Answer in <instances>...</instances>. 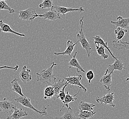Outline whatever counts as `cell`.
<instances>
[{"instance_id": "cell-1", "label": "cell", "mask_w": 129, "mask_h": 119, "mask_svg": "<svg viewBox=\"0 0 129 119\" xmlns=\"http://www.w3.org/2000/svg\"><path fill=\"white\" fill-rule=\"evenodd\" d=\"M55 62H52L51 66L47 69L42 70L40 73H36L37 82H41L46 86L53 84L56 78L53 73V68L57 66Z\"/></svg>"}, {"instance_id": "cell-2", "label": "cell", "mask_w": 129, "mask_h": 119, "mask_svg": "<svg viewBox=\"0 0 129 119\" xmlns=\"http://www.w3.org/2000/svg\"><path fill=\"white\" fill-rule=\"evenodd\" d=\"M83 18L84 17H82V18L80 20V29L79 32L77 35L78 42H80L81 44L82 47L86 50L87 54L88 57H90L92 52L91 45H90V43L87 40L83 32Z\"/></svg>"}, {"instance_id": "cell-3", "label": "cell", "mask_w": 129, "mask_h": 119, "mask_svg": "<svg viewBox=\"0 0 129 119\" xmlns=\"http://www.w3.org/2000/svg\"><path fill=\"white\" fill-rule=\"evenodd\" d=\"M14 100L16 102L22 105V106L27 107V108H29L35 111V112H37L38 114H40V116L41 117L47 115V108H46V107L44 106L42 110H38L31 104L30 99L25 96H20L14 99Z\"/></svg>"}, {"instance_id": "cell-4", "label": "cell", "mask_w": 129, "mask_h": 119, "mask_svg": "<svg viewBox=\"0 0 129 119\" xmlns=\"http://www.w3.org/2000/svg\"><path fill=\"white\" fill-rule=\"evenodd\" d=\"M114 93H112L104 95L102 97H97L95 100L99 104H104L105 105H109V106L114 108L115 105L114 104Z\"/></svg>"}, {"instance_id": "cell-5", "label": "cell", "mask_w": 129, "mask_h": 119, "mask_svg": "<svg viewBox=\"0 0 129 119\" xmlns=\"http://www.w3.org/2000/svg\"><path fill=\"white\" fill-rule=\"evenodd\" d=\"M18 17L24 21L32 22L34 20V17L37 14L34 8H29L27 9L19 11Z\"/></svg>"}, {"instance_id": "cell-6", "label": "cell", "mask_w": 129, "mask_h": 119, "mask_svg": "<svg viewBox=\"0 0 129 119\" xmlns=\"http://www.w3.org/2000/svg\"><path fill=\"white\" fill-rule=\"evenodd\" d=\"M82 78V75H79L78 76H69L68 77H66L64 78V79L66 80V81L69 84L71 85V87L72 88L73 86H77L79 87L81 89L83 90L85 93L87 91V89L81 83V81Z\"/></svg>"}, {"instance_id": "cell-7", "label": "cell", "mask_w": 129, "mask_h": 119, "mask_svg": "<svg viewBox=\"0 0 129 119\" xmlns=\"http://www.w3.org/2000/svg\"><path fill=\"white\" fill-rule=\"evenodd\" d=\"M37 17H43L44 19H47L51 21H55L58 19H61L60 14H59L52 8L49 11L46 12L43 14H38L37 13L35 15L34 18L35 19V18Z\"/></svg>"}, {"instance_id": "cell-8", "label": "cell", "mask_w": 129, "mask_h": 119, "mask_svg": "<svg viewBox=\"0 0 129 119\" xmlns=\"http://www.w3.org/2000/svg\"><path fill=\"white\" fill-rule=\"evenodd\" d=\"M16 106L9 99L6 98L2 101H0V109L5 113L12 114Z\"/></svg>"}, {"instance_id": "cell-9", "label": "cell", "mask_w": 129, "mask_h": 119, "mask_svg": "<svg viewBox=\"0 0 129 119\" xmlns=\"http://www.w3.org/2000/svg\"><path fill=\"white\" fill-rule=\"evenodd\" d=\"M125 67H124V64L121 60L118 59L115 60L114 63L112 65H109L108 66V68L106 70L108 73H111L113 74L114 71L117 70L121 72L123 70L125 69Z\"/></svg>"}, {"instance_id": "cell-10", "label": "cell", "mask_w": 129, "mask_h": 119, "mask_svg": "<svg viewBox=\"0 0 129 119\" xmlns=\"http://www.w3.org/2000/svg\"><path fill=\"white\" fill-rule=\"evenodd\" d=\"M52 8L56 11L59 14H61L63 15H66L67 13L77 11L79 13H82L84 12V9L82 7L78 8H67L64 7H61L59 6H54Z\"/></svg>"}, {"instance_id": "cell-11", "label": "cell", "mask_w": 129, "mask_h": 119, "mask_svg": "<svg viewBox=\"0 0 129 119\" xmlns=\"http://www.w3.org/2000/svg\"><path fill=\"white\" fill-rule=\"evenodd\" d=\"M30 72L31 70L27 69L26 66H23L22 69L19 72V77L24 84H26L27 82H30L32 79V77Z\"/></svg>"}, {"instance_id": "cell-12", "label": "cell", "mask_w": 129, "mask_h": 119, "mask_svg": "<svg viewBox=\"0 0 129 119\" xmlns=\"http://www.w3.org/2000/svg\"><path fill=\"white\" fill-rule=\"evenodd\" d=\"M28 113L22 108H17L15 107L13 113L7 117V119H20L22 117L27 116Z\"/></svg>"}, {"instance_id": "cell-13", "label": "cell", "mask_w": 129, "mask_h": 119, "mask_svg": "<svg viewBox=\"0 0 129 119\" xmlns=\"http://www.w3.org/2000/svg\"><path fill=\"white\" fill-rule=\"evenodd\" d=\"M100 82L107 89L108 93H110V87L112 85V74L110 73H108L107 72L105 71L104 75L100 80Z\"/></svg>"}, {"instance_id": "cell-14", "label": "cell", "mask_w": 129, "mask_h": 119, "mask_svg": "<svg viewBox=\"0 0 129 119\" xmlns=\"http://www.w3.org/2000/svg\"><path fill=\"white\" fill-rule=\"evenodd\" d=\"M77 51H76L74 55H73L72 59L70 60L68 62V66L69 68H72V67L76 68L77 71L78 73L80 72H83L85 73L84 69L82 68L81 65L80 64L79 62L77 61V59L76 58V55H77Z\"/></svg>"}, {"instance_id": "cell-15", "label": "cell", "mask_w": 129, "mask_h": 119, "mask_svg": "<svg viewBox=\"0 0 129 119\" xmlns=\"http://www.w3.org/2000/svg\"><path fill=\"white\" fill-rule=\"evenodd\" d=\"M78 43L79 42L77 41V42L74 43L72 41H71L70 40H68L67 43V49H66L64 51L62 52H55L54 55H68L70 56H71V55L72 54L73 50L74 49L75 46L77 45Z\"/></svg>"}, {"instance_id": "cell-16", "label": "cell", "mask_w": 129, "mask_h": 119, "mask_svg": "<svg viewBox=\"0 0 129 119\" xmlns=\"http://www.w3.org/2000/svg\"><path fill=\"white\" fill-rule=\"evenodd\" d=\"M118 21L116 22H114L111 21V23L114 24L117 27H121L125 29H128L129 26V18H124L121 16L117 17Z\"/></svg>"}, {"instance_id": "cell-17", "label": "cell", "mask_w": 129, "mask_h": 119, "mask_svg": "<svg viewBox=\"0 0 129 119\" xmlns=\"http://www.w3.org/2000/svg\"><path fill=\"white\" fill-rule=\"evenodd\" d=\"M0 32L4 33H9L11 34H13L14 35H17L20 37H25L26 35L24 34H21L17 32L11 28L10 26L7 24L3 22L2 20H0Z\"/></svg>"}, {"instance_id": "cell-18", "label": "cell", "mask_w": 129, "mask_h": 119, "mask_svg": "<svg viewBox=\"0 0 129 119\" xmlns=\"http://www.w3.org/2000/svg\"><path fill=\"white\" fill-rule=\"evenodd\" d=\"M67 83V82L66 81H64V79L62 81L60 79L58 81V82H55L53 84L51 85L52 86V87H53L54 93H55L54 96V97H53L54 98V99L55 100H56L58 99V94H59L60 91L61 90L62 87L64 86V85L66 84Z\"/></svg>"}, {"instance_id": "cell-19", "label": "cell", "mask_w": 129, "mask_h": 119, "mask_svg": "<svg viewBox=\"0 0 129 119\" xmlns=\"http://www.w3.org/2000/svg\"><path fill=\"white\" fill-rule=\"evenodd\" d=\"M49 116L52 119H81L78 117H77L75 115L72 108L70 106L67 108V110L62 116L52 117L50 115Z\"/></svg>"}, {"instance_id": "cell-20", "label": "cell", "mask_w": 129, "mask_h": 119, "mask_svg": "<svg viewBox=\"0 0 129 119\" xmlns=\"http://www.w3.org/2000/svg\"><path fill=\"white\" fill-rule=\"evenodd\" d=\"M80 92V90H79L78 93H77L74 96H72V95H71V94H70L68 91H67V92L66 93V96L64 97V101L63 102V105L62 106V108L59 110V112L61 111L64 108V106L66 107L67 108H68L69 107V104L71 102H74L75 100H77V98H75V97L79 94Z\"/></svg>"}, {"instance_id": "cell-21", "label": "cell", "mask_w": 129, "mask_h": 119, "mask_svg": "<svg viewBox=\"0 0 129 119\" xmlns=\"http://www.w3.org/2000/svg\"><path fill=\"white\" fill-rule=\"evenodd\" d=\"M92 38L94 40V44H99L100 45H102L104 47L106 48L109 52V53L111 54V55L112 57H113L114 59L115 60L118 59L117 57H115L114 55L112 52L111 51V50L109 49V47L108 46V42H105L104 41V40H103L101 37L99 36V35H96V36H93L92 37Z\"/></svg>"}, {"instance_id": "cell-22", "label": "cell", "mask_w": 129, "mask_h": 119, "mask_svg": "<svg viewBox=\"0 0 129 119\" xmlns=\"http://www.w3.org/2000/svg\"><path fill=\"white\" fill-rule=\"evenodd\" d=\"M11 84L12 86V89L13 91L17 93V94H19L20 96H25L22 93V87L20 86L18 80L17 78H15L13 79L11 82Z\"/></svg>"}, {"instance_id": "cell-23", "label": "cell", "mask_w": 129, "mask_h": 119, "mask_svg": "<svg viewBox=\"0 0 129 119\" xmlns=\"http://www.w3.org/2000/svg\"><path fill=\"white\" fill-rule=\"evenodd\" d=\"M129 43L123 42L120 40H114L113 41V47L117 50H128L129 49Z\"/></svg>"}, {"instance_id": "cell-24", "label": "cell", "mask_w": 129, "mask_h": 119, "mask_svg": "<svg viewBox=\"0 0 129 119\" xmlns=\"http://www.w3.org/2000/svg\"><path fill=\"white\" fill-rule=\"evenodd\" d=\"M95 106V105L94 104H92L84 101H81L79 104L78 109H79L80 110H87L88 111L93 112V107H94Z\"/></svg>"}, {"instance_id": "cell-25", "label": "cell", "mask_w": 129, "mask_h": 119, "mask_svg": "<svg viewBox=\"0 0 129 119\" xmlns=\"http://www.w3.org/2000/svg\"><path fill=\"white\" fill-rule=\"evenodd\" d=\"M55 94L53 87L51 85L48 86L44 90V99H50L54 97Z\"/></svg>"}, {"instance_id": "cell-26", "label": "cell", "mask_w": 129, "mask_h": 119, "mask_svg": "<svg viewBox=\"0 0 129 119\" xmlns=\"http://www.w3.org/2000/svg\"><path fill=\"white\" fill-rule=\"evenodd\" d=\"M96 114V112L88 111L87 110H80L78 117L81 119H88L92 118Z\"/></svg>"}, {"instance_id": "cell-27", "label": "cell", "mask_w": 129, "mask_h": 119, "mask_svg": "<svg viewBox=\"0 0 129 119\" xmlns=\"http://www.w3.org/2000/svg\"><path fill=\"white\" fill-rule=\"evenodd\" d=\"M96 50L97 53L101 56L104 59H106L108 58V55L106 54L105 52V48L102 45L99 44H95Z\"/></svg>"}, {"instance_id": "cell-28", "label": "cell", "mask_w": 129, "mask_h": 119, "mask_svg": "<svg viewBox=\"0 0 129 119\" xmlns=\"http://www.w3.org/2000/svg\"><path fill=\"white\" fill-rule=\"evenodd\" d=\"M128 32V30L125 29L121 27H117L114 31V34L116 36V39L117 40H121L124 37L126 33Z\"/></svg>"}, {"instance_id": "cell-29", "label": "cell", "mask_w": 129, "mask_h": 119, "mask_svg": "<svg viewBox=\"0 0 129 119\" xmlns=\"http://www.w3.org/2000/svg\"><path fill=\"white\" fill-rule=\"evenodd\" d=\"M53 6V0H43L42 3L39 5V7L42 9H51Z\"/></svg>"}, {"instance_id": "cell-30", "label": "cell", "mask_w": 129, "mask_h": 119, "mask_svg": "<svg viewBox=\"0 0 129 119\" xmlns=\"http://www.w3.org/2000/svg\"><path fill=\"white\" fill-rule=\"evenodd\" d=\"M0 10H7L10 13H13L15 12V10L11 8L4 1L0 2Z\"/></svg>"}, {"instance_id": "cell-31", "label": "cell", "mask_w": 129, "mask_h": 119, "mask_svg": "<svg viewBox=\"0 0 129 119\" xmlns=\"http://www.w3.org/2000/svg\"><path fill=\"white\" fill-rule=\"evenodd\" d=\"M68 85V83H67L66 84L64 85V86L62 87L61 90L60 91L59 94H58V99L59 98L60 100L62 101V103L64 101V97L66 96V94L64 92V89L66 88V87H67V85Z\"/></svg>"}, {"instance_id": "cell-32", "label": "cell", "mask_w": 129, "mask_h": 119, "mask_svg": "<svg viewBox=\"0 0 129 119\" xmlns=\"http://www.w3.org/2000/svg\"><path fill=\"white\" fill-rule=\"evenodd\" d=\"M86 76L88 81V83L90 84L91 83L92 80L93 79L94 77V73L92 70H90L86 73Z\"/></svg>"}, {"instance_id": "cell-33", "label": "cell", "mask_w": 129, "mask_h": 119, "mask_svg": "<svg viewBox=\"0 0 129 119\" xmlns=\"http://www.w3.org/2000/svg\"><path fill=\"white\" fill-rule=\"evenodd\" d=\"M8 69L13 70L14 71V72L17 71V70L19 68V66L18 65H16L14 67H12L10 66H1L0 67V70L3 69Z\"/></svg>"}, {"instance_id": "cell-34", "label": "cell", "mask_w": 129, "mask_h": 119, "mask_svg": "<svg viewBox=\"0 0 129 119\" xmlns=\"http://www.w3.org/2000/svg\"><path fill=\"white\" fill-rule=\"evenodd\" d=\"M6 1V0H0V2L1 1Z\"/></svg>"}, {"instance_id": "cell-35", "label": "cell", "mask_w": 129, "mask_h": 119, "mask_svg": "<svg viewBox=\"0 0 129 119\" xmlns=\"http://www.w3.org/2000/svg\"><path fill=\"white\" fill-rule=\"evenodd\" d=\"M1 112H2V110H1V109H0V113H1Z\"/></svg>"}]
</instances>
